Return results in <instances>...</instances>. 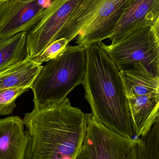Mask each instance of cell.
Wrapping results in <instances>:
<instances>
[{"label": "cell", "instance_id": "7", "mask_svg": "<svg viewBox=\"0 0 159 159\" xmlns=\"http://www.w3.org/2000/svg\"><path fill=\"white\" fill-rule=\"evenodd\" d=\"M45 0H9L0 4V39L28 32L48 5Z\"/></svg>", "mask_w": 159, "mask_h": 159}, {"label": "cell", "instance_id": "3", "mask_svg": "<svg viewBox=\"0 0 159 159\" xmlns=\"http://www.w3.org/2000/svg\"><path fill=\"white\" fill-rule=\"evenodd\" d=\"M85 48L68 45L60 56L43 66L30 86L34 108L59 103L82 84L86 70Z\"/></svg>", "mask_w": 159, "mask_h": 159}, {"label": "cell", "instance_id": "11", "mask_svg": "<svg viewBox=\"0 0 159 159\" xmlns=\"http://www.w3.org/2000/svg\"><path fill=\"white\" fill-rule=\"evenodd\" d=\"M126 97L134 135L142 136L159 120V93Z\"/></svg>", "mask_w": 159, "mask_h": 159}, {"label": "cell", "instance_id": "14", "mask_svg": "<svg viewBox=\"0 0 159 159\" xmlns=\"http://www.w3.org/2000/svg\"><path fill=\"white\" fill-rule=\"evenodd\" d=\"M28 32H23L0 39V72L27 57Z\"/></svg>", "mask_w": 159, "mask_h": 159}, {"label": "cell", "instance_id": "18", "mask_svg": "<svg viewBox=\"0 0 159 159\" xmlns=\"http://www.w3.org/2000/svg\"><path fill=\"white\" fill-rule=\"evenodd\" d=\"M8 1H9V0H0V4H2V3H4Z\"/></svg>", "mask_w": 159, "mask_h": 159}, {"label": "cell", "instance_id": "5", "mask_svg": "<svg viewBox=\"0 0 159 159\" xmlns=\"http://www.w3.org/2000/svg\"><path fill=\"white\" fill-rule=\"evenodd\" d=\"M139 139L125 137L88 114L87 127L76 159H137Z\"/></svg>", "mask_w": 159, "mask_h": 159}, {"label": "cell", "instance_id": "10", "mask_svg": "<svg viewBox=\"0 0 159 159\" xmlns=\"http://www.w3.org/2000/svg\"><path fill=\"white\" fill-rule=\"evenodd\" d=\"M28 141L23 119H0V159H25Z\"/></svg>", "mask_w": 159, "mask_h": 159}, {"label": "cell", "instance_id": "8", "mask_svg": "<svg viewBox=\"0 0 159 159\" xmlns=\"http://www.w3.org/2000/svg\"><path fill=\"white\" fill-rule=\"evenodd\" d=\"M128 0H103L90 20L75 39L77 45L84 48L100 43L111 34L120 19Z\"/></svg>", "mask_w": 159, "mask_h": 159}, {"label": "cell", "instance_id": "1", "mask_svg": "<svg viewBox=\"0 0 159 159\" xmlns=\"http://www.w3.org/2000/svg\"><path fill=\"white\" fill-rule=\"evenodd\" d=\"M88 115L71 106L68 97L26 113L23 120L29 141L25 159H76Z\"/></svg>", "mask_w": 159, "mask_h": 159}, {"label": "cell", "instance_id": "4", "mask_svg": "<svg viewBox=\"0 0 159 159\" xmlns=\"http://www.w3.org/2000/svg\"><path fill=\"white\" fill-rule=\"evenodd\" d=\"M100 44L120 71L140 64L159 76V21L134 30L118 42Z\"/></svg>", "mask_w": 159, "mask_h": 159}, {"label": "cell", "instance_id": "13", "mask_svg": "<svg viewBox=\"0 0 159 159\" xmlns=\"http://www.w3.org/2000/svg\"><path fill=\"white\" fill-rule=\"evenodd\" d=\"M43 65L27 57L0 72V90L30 86Z\"/></svg>", "mask_w": 159, "mask_h": 159}, {"label": "cell", "instance_id": "17", "mask_svg": "<svg viewBox=\"0 0 159 159\" xmlns=\"http://www.w3.org/2000/svg\"><path fill=\"white\" fill-rule=\"evenodd\" d=\"M69 43L66 38L57 39L48 45L42 53L33 60L40 65L54 60L64 53Z\"/></svg>", "mask_w": 159, "mask_h": 159}, {"label": "cell", "instance_id": "9", "mask_svg": "<svg viewBox=\"0 0 159 159\" xmlns=\"http://www.w3.org/2000/svg\"><path fill=\"white\" fill-rule=\"evenodd\" d=\"M159 21V0H128L120 19L107 37L111 43L118 42L130 32L151 26Z\"/></svg>", "mask_w": 159, "mask_h": 159}, {"label": "cell", "instance_id": "15", "mask_svg": "<svg viewBox=\"0 0 159 159\" xmlns=\"http://www.w3.org/2000/svg\"><path fill=\"white\" fill-rule=\"evenodd\" d=\"M138 138L137 159H159V120L146 134Z\"/></svg>", "mask_w": 159, "mask_h": 159}, {"label": "cell", "instance_id": "6", "mask_svg": "<svg viewBox=\"0 0 159 159\" xmlns=\"http://www.w3.org/2000/svg\"><path fill=\"white\" fill-rule=\"evenodd\" d=\"M81 1L52 0L42 17L28 32V58H36L48 45L58 39L66 22Z\"/></svg>", "mask_w": 159, "mask_h": 159}, {"label": "cell", "instance_id": "16", "mask_svg": "<svg viewBox=\"0 0 159 159\" xmlns=\"http://www.w3.org/2000/svg\"><path fill=\"white\" fill-rule=\"evenodd\" d=\"M30 89V86L13 87L0 90V115L11 114L16 107V99Z\"/></svg>", "mask_w": 159, "mask_h": 159}, {"label": "cell", "instance_id": "12", "mask_svg": "<svg viewBox=\"0 0 159 159\" xmlns=\"http://www.w3.org/2000/svg\"><path fill=\"white\" fill-rule=\"evenodd\" d=\"M126 96L159 93V76L150 72L142 64H134L120 71Z\"/></svg>", "mask_w": 159, "mask_h": 159}, {"label": "cell", "instance_id": "2", "mask_svg": "<svg viewBox=\"0 0 159 159\" xmlns=\"http://www.w3.org/2000/svg\"><path fill=\"white\" fill-rule=\"evenodd\" d=\"M85 48L86 70L82 85L92 115L109 129L133 138V123L120 70L100 43Z\"/></svg>", "mask_w": 159, "mask_h": 159}]
</instances>
